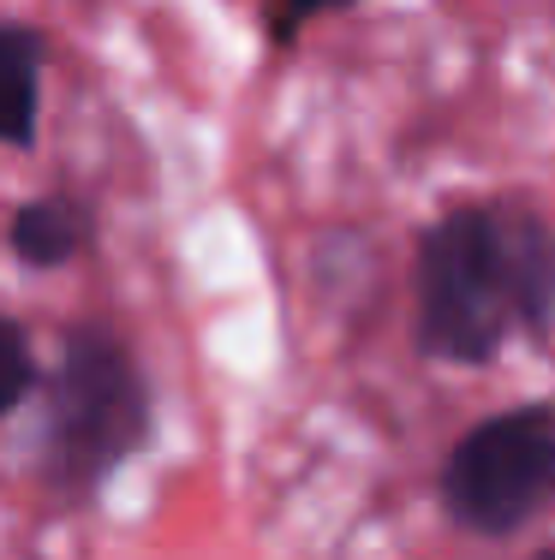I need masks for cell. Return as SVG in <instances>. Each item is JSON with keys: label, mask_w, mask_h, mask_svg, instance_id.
<instances>
[{"label": "cell", "mask_w": 555, "mask_h": 560, "mask_svg": "<svg viewBox=\"0 0 555 560\" xmlns=\"http://www.w3.org/2000/svg\"><path fill=\"white\" fill-rule=\"evenodd\" d=\"M555 316V233L520 209H454L418 250V340L436 358L501 352Z\"/></svg>", "instance_id": "1"}, {"label": "cell", "mask_w": 555, "mask_h": 560, "mask_svg": "<svg viewBox=\"0 0 555 560\" xmlns=\"http://www.w3.org/2000/svg\"><path fill=\"white\" fill-rule=\"evenodd\" d=\"M442 495L460 525L472 530H513L555 501V406H520L484 418L454 447Z\"/></svg>", "instance_id": "2"}, {"label": "cell", "mask_w": 555, "mask_h": 560, "mask_svg": "<svg viewBox=\"0 0 555 560\" xmlns=\"http://www.w3.org/2000/svg\"><path fill=\"white\" fill-rule=\"evenodd\" d=\"M138 423H143V394L131 364L108 340H72L60 370V399H55L60 465L78 477L108 471L138 442Z\"/></svg>", "instance_id": "3"}, {"label": "cell", "mask_w": 555, "mask_h": 560, "mask_svg": "<svg viewBox=\"0 0 555 560\" xmlns=\"http://www.w3.org/2000/svg\"><path fill=\"white\" fill-rule=\"evenodd\" d=\"M36 72H43L36 36L0 24V143H31V131H36Z\"/></svg>", "instance_id": "4"}, {"label": "cell", "mask_w": 555, "mask_h": 560, "mask_svg": "<svg viewBox=\"0 0 555 560\" xmlns=\"http://www.w3.org/2000/svg\"><path fill=\"white\" fill-rule=\"evenodd\" d=\"M19 250L31 262H60V257H72L78 245H84V221L72 215V209L66 203H55V197H48V203H31L19 215Z\"/></svg>", "instance_id": "5"}, {"label": "cell", "mask_w": 555, "mask_h": 560, "mask_svg": "<svg viewBox=\"0 0 555 560\" xmlns=\"http://www.w3.org/2000/svg\"><path fill=\"white\" fill-rule=\"evenodd\" d=\"M24 388H31V346H24V335L0 316V411L19 406Z\"/></svg>", "instance_id": "6"}, {"label": "cell", "mask_w": 555, "mask_h": 560, "mask_svg": "<svg viewBox=\"0 0 555 560\" xmlns=\"http://www.w3.org/2000/svg\"><path fill=\"white\" fill-rule=\"evenodd\" d=\"M281 7H293V12H335V7H347V0H281Z\"/></svg>", "instance_id": "7"}]
</instances>
